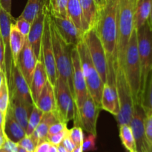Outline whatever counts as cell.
I'll return each mask as SVG.
<instances>
[{
	"label": "cell",
	"mask_w": 152,
	"mask_h": 152,
	"mask_svg": "<svg viewBox=\"0 0 152 152\" xmlns=\"http://www.w3.org/2000/svg\"><path fill=\"white\" fill-rule=\"evenodd\" d=\"M78 50L83 75L86 80L88 92L94 102L101 108V98L104 83L91 59L88 49L84 39L81 40L76 46Z\"/></svg>",
	"instance_id": "obj_5"
},
{
	"label": "cell",
	"mask_w": 152,
	"mask_h": 152,
	"mask_svg": "<svg viewBox=\"0 0 152 152\" xmlns=\"http://www.w3.org/2000/svg\"><path fill=\"white\" fill-rule=\"evenodd\" d=\"M54 93L58 118L60 122L68 124L70 120H74L75 117V104L69 87L60 77H58L56 81Z\"/></svg>",
	"instance_id": "obj_8"
},
{
	"label": "cell",
	"mask_w": 152,
	"mask_h": 152,
	"mask_svg": "<svg viewBox=\"0 0 152 152\" xmlns=\"http://www.w3.org/2000/svg\"><path fill=\"white\" fill-rule=\"evenodd\" d=\"M96 135L93 134H89L83 140V151H95L96 150Z\"/></svg>",
	"instance_id": "obj_38"
},
{
	"label": "cell",
	"mask_w": 152,
	"mask_h": 152,
	"mask_svg": "<svg viewBox=\"0 0 152 152\" xmlns=\"http://www.w3.org/2000/svg\"><path fill=\"white\" fill-rule=\"evenodd\" d=\"M14 23L17 29L21 32V34H23L25 37H28L30 30H31V22L23 18L19 17L16 20H15Z\"/></svg>",
	"instance_id": "obj_37"
},
{
	"label": "cell",
	"mask_w": 152,
	"mask_h": 152,
	"mask_svg": "<svg viewBox=\"0 0 152 152\" xmlns=\"http://www.w3.org/2000/svg\"><path fill=\"white\" fill-rule=\"evenodd\" d=\"M129 152H137V151H129Z\"/></svg>",
	"instance_id": "obj_57"
},
{
	"label": "cell",
	"mask_w": 152,
	"mask_h": 152,
	"mask_svg": "<svg viewBox=\"0 0 152 152\" xmlns=\"http://www.w3.org/2000/svg\"><path fill=\"white\" fill-rule=\"evenodd\" d=\"M68 17L72 21L77 29L83 34L82 30V8L79 0H68Z\"/></svg>",
	"instance_id": "obj_29"
},
{
	"label": "cell",
	"mask_w": 152,
	"mask_h": 152,
	"mask_svg": "<svg viewBox=\"0 0 152 152\" xmlns=\"http://www.w3.org/2000/svg\"><path fill=\"white\" fill-rule=\"evenodd\" d=\"M145 117V110L142 104H134L129 126L133 132L136 150L137 152H146L147 146L148 145V142L145 137L144 129Z\"/></svg>",
	"instance_id": "obj_14"
},
{
	"label": "cell",
	"mask_w": 152,
	"mask_h": 152,
	"mask_svg": "<svg viewBox=\"0 0 152 152\" xmlns=\"http://www.w3.org/2000/svg\"><path fill=\"white\" fill-rule=\"evenodd\" d=\"M145 117L144 120V129L147 140L152 145V112L150 110L145 109Z\"/></svg>",
	"instance_id": "obj_36"
},
{
	"label": "cell",
	"mask_w": 152,
	"mask_h": 152,
	"mask_svg": "<svg viewBox=\"0 0 152 152\" xmlns=\"http://www.w3.org/2000/svg\"><path fill=\"white\" fill-rule=\"evenodd\" d=\"M56 147H57L58 152H69L65 149V148L62 145V144H59V145H57Z\"/></svg>",
	"instance_id": "obj_50"
},
{
	"label": "cell",
	"mask_w": 152,
	"mask_h": 152,
	"mask_svg": "<svg viewBox=\"0 0 152 152\" xmlns=\"http://www.w3.org/2000/svg\"><path fill=\"white\" fill-rule=\"evenodd\" d=\"M48 76L46 73L44 63L42 60L39 59L37 62V66H36L35 70H34V74H33L32 80H31V96L34 100V104L38 99L43 88L45 86L46 83L48 81Z\"/></svg>",
	"instance_id": "obj_23"
},
{
	"label": "cell",
	"mask_w": 152,
	"mask_h": 152,
	"mask_svg": "<svg viewBox=\"0 0 152 152\" xmlns=\"http://www.w3.org/2000/svg\"><path fill=\"white\" fill-rule=\"evenodd\" d=\"M72 152H83V145H79V146H77L74 150Z\"/></svg>",
	"instance_id": "obj_51"
},
{
	"label": "cell",
	"mask_w": 152,
	"mask_h": 152,
	"mask_svg": "<svg viewBox=\"0 0 152 152\" xmlns=\"http://www.w3.org/2000/svg\"><path fill=\"white\" fill-rule=\"evenodd\" d=\"M142 105L145 109L150 110L152 112V69L148 76L146 86L144 91Z\"/></svg>",
	"instance_id": "obj_34"
},
{
	"label": "cell",
	"mask_w": 152,
	"mask_h": 152,
	"mask_svg": "<svg viewBox=\"0 0 152 152\" xmlns=\"http://www.w3.org/2000/svg\"><path fill=\"white\" fill-rule=\"evenodd\" d=\"M2 148H4L6 151H7L8 152H17L19 145H18V143L10 140H9L8 138H7L5 137V141H4V143L3 145Z\"/></svg>",
	"instance_id": "obj_42"
},
{
	"label": "cell",
	"mask_w": 152,
	"mask_h": 152,
	"mask_svg": "<svg viewBox=\"0 0 152 152\" xmlns=\"http://www.w3.org/2000/svg\"><path fill=\"white\" fill-rule=\"evenodd\" d=\"M17 152H28V151H25V150L23 148H22V147H20V146H19V148H18Z\"/></svg>",
	"instance_id": "obj_55"
},
{
	"label": "cell",
	"mask_w": 152,
	"mask_h": 152,
	"mask_svg": "<svg viewBox=\"0 0 152 152\" xmlns=\"http://www.w3.org/2000/svg\"><path fill=\"white\" fill-rule=\"evenodd\" d=\"M95 3H96V6L98 7V10L102 8L104 5L105 4V2H106V0H94Z\"/></svg>",
	"instance_id": "obj_48"
},
{
	"label": "cell",
	"mask_w": 152,
	"mask_h": 152,
	"mask_svg": "<svg viewBox=\"0 0 152 152\" xmlns=\"http://www.w3.org/2000/svg\"><path fill=\"white\" fill-rule=\"evenodd\" d=\"M82 8V30L83 34L94 28L99 10L94 0H79Z\"/></svg>",
	"instance_id": "obj_19"
},
{
	"label": "cell",
	"mask_w": 152,
	"mask_h": 152,
	"mask_svg": "<svg viewBox=\"0 0 152 152\" xmlns=\"http://www.w3.org/2000/svg\"><path fill=\"white\" fill-rule=\"evenodd\" d=\"M12 0H0V7H2L6 12L11 14Z\"/></svg>",
	"instance_id": "obj_46"
},
{
	"label": "cell",
	"mask_w": 152,
	"mask_h": 152,
	"mask_svg": "<svg viewBox=\"0 0 152 152\" xmlns=\"http://www.w3.org/2000/svg\"><path fill=\"white\" fill-rule=\"evenodd\" d=\"M117 1L106 0L105 4L99 10L94 29L105 49L108 62V74L116 77L117 67Z\"/></svg>",
	"instance_id": "obj_1"
},
{
	"label": "cell",
	"mask_w": 152,
	"mask_h": 152,
	"mask_svg": "<svg viewBox=\"0 0 152 152\" xmlns=\"http://www.w3.org/2000/svg\"><path fill=\"white\" fill-rule=\"evenodd\" d=\"M34 105H31L16 97H10L9 107L13 117L25 130L28 126V120Z\"/></svg>",
	"instance_id": "obj_20"
},
{
	"label": "cell",
	"mask_w": 152,
	"mask_h": 152,
	"mask_svg": "<svg viewBox=\"0 0 152 152\" xmlns=\"http://www.w3.org/2000/svg\"><path fill=\"white\" fill-rule=\"evenodd\" d=\"M137 48L141 66V101L152 69V30L148 23L137 30Z\"/></svg>",
	"instance_id": "obj_6"
},
{
	"label": "cell",
	"mask_w": 152,
	"mask_h": 152,
	"mask_svg": "<svg viewBox=\"0 0 152 152\" xmlns=\"http://www.w3.org/2000/svg\"><path fill=\"white\" fill-rule=\"evenodd\" d=\"M35 105L44 113L53 112L56 111L54 87L48 80L43 88Z\"/></svg>",
	"instance_id": "obj_24"
},
{
	"label": "cell",
	"mask_w": 152,
	"mask_h": 152,
	"mask_svg": "<svg viewBox=\"0 0 152 152\" xmlns=\"http://www.w3.org/2000/svg\"><path fill=\"white\" fill-rule=\"evenodd\" d=\"M5 115L6 114L0 111V132H3L4 120H5Z\"/></svg>",
	"instance_id": "obj_47"
},
{
	"label": "cell",
	"mask_w": 152,
	"mask_h": 152,
	"mask_svg": "<svg viewBox=\"0 0 152 152\" xmlns=\"http://www.w3.org/2000/svg\"><path fill=\"white\" fill-rule=\"evenodd\" d=\"M10 102V95H9L8 84L6 77L3 79L1 88H0V111L6 114Z\"/></svg>",
	"instance_id": "obj_33"
},
{
	"label": "cell",
	"mask_w": 152,
	"mask_h": 152,
	"mask_svg": "<svg viewBox=\"0 0 152 152\" xmlns=\"http://www.w3.org/2000/svg\"><path fill=\"white\" fill-rule=\"evenodd\" d=\"M5 77V75L4 74V73L2 72V71L0 70V88H1V83H2V81H3V79H4V77Z\"/></svg>",
	"instance_id": "obj_52"
},
{
	"label": "cell",
	"mask_w": 152,
	"mask_h": 152,
	"mask_svg": "<svg viewBox=\"0 0 152 152\" xmlns=\"http://www.w3.org/2000/svg\"><path fill=\"white\" fill-rule=\"evenodd\" d=\"M146 152H152V145L150 144L148 142V145L147 146V149H146Z\"/></svg>",
	"instance_id": "obj_54"
},
{
	"label": "cell",
	"mask_w": 152,
	"mask_h": 152,
	"mask_svg": "<svg viewBox=\"0 0 152 152\" xmlns=\"http://www.w3.org/2000/svg\"><path fill=\"white\" fill-rule=\"evenodd\" d=\"M3 132L6 137L16 143H18L26 135L25 130L16 121L9 106L5 115Z\"/></svg>",
	"instance_id": "obj_22"
},
{
	"label": "cell",
	"mask_w": 152,
	"mask_h": 152,
	"mask_svg": "<svg viewBox=\"0 0 152 152\" xmlns=\"http://www.w3.org/2000/svg\"><path fill=\"white\" fill-rule=\"evenodd\" d=\"M50 16L62 38L70 47L77 46L83 39V35L69 18Z\"/></svg>",
	"instance_id": "obj_17"
},
{
	"label": "cell",
	"mask_w": 152,
	"mask_h": 152,
	"mask_svg": "<svg viewBox=\"0 0 152 152\" xmlns=\"http://www.w3.org/2000/svg\"><path fill=\"white\" fill-rule=\"evenodd\" d=\"M100 109L91 96L88 94L84 104L74 117V126H80L89 134L96 135V123Z\"/></svg>",
	"instance_id": "obj_12"
},
{
	"label": "cell",
	"mask_w": 152,
	"mask_h": 152,
	"mask_svg": "<svg viewBox=\"0 0 152 152\" xmlns=\"http://www.w3.org/2000/svg\"><path fill=\"white\" fill-rule=\"evenodd\" d=\"M45 15L46 7L45 4L42 10L37 14V16L31 23V30L27 37L28 42L38 59H39L40 53H41L42 39L43 31H44Z\"/></svg>",
	"instance_id": "obj_18"
},
{
	"label": "cell",
	"mask_w": 152,
	"mask_h": 152,
	"mask_svg": "<svg viewBox=\"0 0 152 152\" xmlns=\"http://www.w3.org/2000/svg\"><path fill=\"white\" fill-rule=\"evenodd\" d=\"M39 59H41L44 63L46 73H47L48 80L50 82V84L54 87L59 76H58L57 70H56L53 47H52L51 37H50V15L47 9H46L45 19L44 31H43L42 39L41 53H40Z\"/></svg>",
	"instance_id": "obj_10"
},
{
	"label": "cell",
	"mask_w": 152,
	"mask_h": 152,
	"mask_svg": "<svg viewBox=\"0 0 152 152\" xmlns=\"http://www.w3.org/2000/svg\"><path fill=\"white\" fill-rule=\"evenodd\" d=\"M68 136L75 144L76 146L83 145L84 136H83V129L80 126H74L72 129H69Z\"/></svg>",
	"instance_id": "obj_35"
},
{
	"label": "cell",
	"mask_w": 152,
	"mask_h": 152,
	"mask_svg": "<svg viewBox=\"0 0 152 152\" xmlns=\"http://www.w3.org/2000/svg\"><path fill=\"white\" fill-rule=\"evenodd\" d=\"M126 78L132 91L134 105L141 101V66L137 48V30L134 29L128 44L123 65Z\"/></svg>",
	"instance_id": "obj_3"
},
{
	"label": "cell",
	"mask_w": 152,
	"mask_h": 152,
	"mask_svg": "<svg viewBox=\"0 0 152 152\" xmlns=\"http://www.w3.org/2000/svg\"><path fill=\"white\" fill-rule=\"evenodd\" d=\"M50 28L52 47L58 76L65 80L71 90L72 96H74L72 62L71 57V50L72 47H70L64 41L59 33L58 32L55 25L52 22L50 16Z\"/></svg>",
	"instance_id": "obj_4"
},
{
	"label": "cell",
	"mask_w": 152,
	"mask_h": 152,
	"mask_svg": "<svg viewBox=\"0 0 152 152\" xmlns=\"http://www.w3.org/2000/svg\"><path fill=\"white\" fill-rule=\"evenodd\" d=\"M0 152H8V151H6V150L4 149V148H0Z\"/></svg>",
	"instance_id": "obj_56"
},
{
	"label": "cell",
	"mask_w": 152,
	"mask_h": 152,
	"mask_svg": "<svg viewBox=\"0 0 152 152\" xmlns=\"http://www.w3.org/2000/svg\"><path fill=\"white\" fill-rule=\"evenodd\" d=\"M38 60V58L36 56L28 38H26L25 45L17 57L16 65H17L29 86H31L33 74Z\"/></svg>",
	"instance_id": "obj_16"
},
{
	"label": "cell",
	"mask_w": 152,
	"mask_h": 152,
	"mask_svg": "<svg viewBox=\"0 0 152 152\" xmlns=\"http://www.w3.org/2000/svg\"><path fill=\"white\" fill-rule=\"evenodd\" d=\"M69 134V129L67 128V129H64L62 132H59V133L56 134H53L52 136L49 137L47 138V140L50 142L52 145H54L56 146L59 145V144H61V142H62V140H64V138L65 137H67Z\"/></svg>",
	"instance_id": "obj_39"
},
{
	"label": "cell",
	"mask_w": 152,
	"mask_h": 152,
	"mask_svg": "<svg viewBox=\"0 0 152 152\" xmlns=\"http://www.w3.org/2000/svg\"><path fill=\"white\" fill-rule=\"evenodd\" d=\"M46 0H28L19 18H23L32 23L39 13L42 10Z\"/></svg>",
	"instance_id": "obj_28"
},
{
	"label": "cell",
	"mask_w": 152,
	"mask_h": 152,
	"mask_svg": "<svg viewBox=\"0 0 152 152\" xmlns=\"http://www.w3.org/2000/svg\"><path fill=\"white\" fill-rule=\"evenodd\" d=\"M10 97H16L31 105H35L31 96L29 85L24 78L17 65H13L8 82Z\"/></svg>",
	"instance_id": "obj_15"
},
{
	"label": "cell",
	"mask_w": 152,
	"mask_h": 152,
	"mask_svg": "<svg viewBox=\"0 0 152 152\" xmlns=\"http://www.w3.org/2000/svg\"><path fill=\"white\" fill-rule=\"evenodd\" d=\"M4 141H5V136L4 134V132H0V148H2Z\"/></svg>",
	"instance_id": "obj_49"
},
{
	"label": "cell",
	"mask_w": 152,
	"mask_h": 152,
	"mask_svg": "<svg viewBox=\"0 0 152 152\" xmlns=\"http://www.w3.org/2000/svg\"><path fill=\"white\" fill-rule=\"evenodd\" d=\"M15 22V19L10 13L6 12L1 7H0V33L2 38L4 47V62H5V77L7 83L10 80L12 68L13 66V56L10 49V25Z\"/></svg>",
	"instance_id": "obj_13"
},
{
	"label": "cell",
	"mask_w": 152,
	"mask_h": 152,
	"mask_svg": "<svg viewBox=\"0 0 152 152\" xmlns=\"http://www.w3.org/2000/svg\"><path fill=\"white\" fill-rule=\"evenodd\" d=\"M43 114H44V112L34 105L32 112H31V115H30L29 120H28V126H27V129L25 130L26 135L30 136L34 132L36 128L38 126V125L41 122Z\"/></svg>",
	"instance_id": "obj_32"
},
{
	"label": "cell",
	"mask_w": 152,
	"mask_h": 152,
	"mask_svg": "<svg viewBox=\"0 0 152 152\" xmlns=\"http://www.w3.org/2000/svg\"><path fill=\"white\" fill-rule=\"evenodd\" d=\"M67 124L65 123H62V122L57 121L56 123H53L51 126L49 127L48 132V136L47 138L49 137L52 136L53 134H56L59 133V132H62L64 129H67Z\"/></svg>",
	"instance_id": "obj_41"
},
{
	"label": "cell",
	"mask_w": 152,
	"mask_h": 152,
	"mask_svg": "<svg viewBox=\"0 0 152 152\" xmlns=\"http://www.w3.org/2000/svg\"><path fill=\"white\" fill-rule=\"evenodd\" d=\"M45 6L50 16L68 18L67 13L68 0H46Z\"/></svg>",
	"instance_id": "obj_30"
},
{
	"label": "cell",
	"mask_w": 152,
	"mask_h": 152,
	"mask_svg": "<svg viewBox=\"0 0 152 152\" xmlns=\"http://www.w3.org/2000/svg\"><path fill=\"white\" fill-rule=\"evenodd\" d=\"M116 88L118 96L120 111L116 116L119 126L129 125L134 109V101L132 91L126 78L124 70L117 65L116 71Z\"/></svg>",
	"instance_id": "obj_7"
},
{
	"label": "cell",
	"mask_w": 152,
	"mask_h": 152,
	"mask_svg": "<svg viewBox=\"0 0 152 152\" xmlns=\"http://www.w3.org/2000/svg\"><path fill=\"white\" fill-rule=\"evenodd\" d=\"M62 145L65 148V149L69 152H72L74 150V148H76L75 144L73 142V141L71 140V138L69 137V136H67L64 138V140H62V142H61Z\"/></svg>",
	"instance_id": "obj_45"
},
{
	"label": "cell",
	"mask_w": 152,
	"mask_h": 152,
	"mask_svg": "<svg viewBox=\"0 0 152 152\" xmlns=\"http://www.w3.org/2000/svg\"><path fill=\"white\" fill-rule=\"evenodd\" d=\"M152 9V0H137L134 12V27L137 30L149 19Z\"/></svg>",
	"instance_id": "obj_26"
},
{
	"label": "cell",
	"mask_w": 152,
	"mask_h": 152,
	"mask_svg": "<svg viewBox=\"0 0 152 152\" xmlns=\"http://www.w3.org/2000/svg\"><path fill=\"white\" fill-rule=\"evenodd\" d=\"M83 38L88 49L89 54L94 65L105 84L107 81L108 62L105 49L102 46V42L94 28L85 33Z\"/></svg>",
	"instance_id": "obj_9"
},
{
	"label": "cell",
	"mask_w": 152,
	"mask_h": 152,
	"mask_svg": "<svg viewBox=\"0 0 152 152\" xmlns=\"http://www.w3.org/2000/svg\"><path fill=\"white\" fill-rule=\"evenodd\" d=\"M71 62L73 72V87H74V101L75 104L76 114L82 108L88 96V89L86 80L83 75L81 62L78 50L76 46L71 48Z\"/></svg>",
	"instance_id": "obj_11"
},
{
	"label": "cell",
	"mask_w": 152,
	"mask_h": 152,
	"mask_svg": "<svg viewBox=\"0 0 152 152\" xmlns=\"http://www.w3.org/2000/svg\"><path fill=\"white\" fill-rule=\"evenodd\" d=\"M51 144L46 140L38 143L34 152H49Z\"/></svg>",
	"instance_id": "obj_44"
},
{
	"label": "cell",
	"mask_w": 152,
	"mask_h": 152,
	"mask_svg": "<svg viewBox=\"0 0 152 152\" xmlns=\"http://www.w3.org/2000/svg\"><path fill=\"white\" fill-rule=\"evenodd\" d=\"M13 22L10 25V42L13 65H16L17 57L20 51L22 50L24 45H25L27 37H25L23 34H21V32L17 29V28L15 25V23H13Z\"/></svg>",
	"instance_id": "obj_27"
},
{
	"label": "cell",
	"mask_w": 152,
	"mask_h": 152,
	"mask_svg": "<svg viewBox=\"0 0 152 152\" xmlns=\"http://www.w3.org/2000/svg\"><path fill=\"white\" fill-rule=\"evenodd\" d=\"M101 109L111 113L115 117L117 116L120 106L116 86L110 85L108 83L104 84L101 98Z\"/></svg>",
	"instance_id": "obj_21"
},
{
	"label": "cell",
	"mask_w": 152,
	"mask_h": 152,
	"mask_svg": "<svg viewBox=\"0 0 152 152\" xmlns=\"http://www.w3.org/2000/svg\"><path fill=\"white\" fill-rule=\"evenodd\" d=\"M57 121H59V120L56 113V111H53V112L44 113L39 124L36 128L34 132L30 135L33 140H34V142H35L36 145L39 143L40 142H42V141L47 140L49 127L53 123H56Z\"/></svg>",
	"instance_id": "obj_25"
},
{
	"label": "cell",
	"mask_w": 152,
	"mask_h": 152,
	"mask_svg": "<svg viewBox=\"0 0 152 152\" xmlns=\"http://www.w3.org/2000/svg\"><path fill=\"white\" fill-rule=\"evenodd\" d=\"M148 25H149V26H150V28H151V29L152 30V9H151V14H150L149 19H148Z\"/></svg>",
	"instance_id": "obj_53"
},
{
	"label": "cell",
	"mask_w": 152,
	"mask_h": 152,
	"mask_svg": "<svg viewBox=\"0 0 152 152\" xmlns=\"http://www.w3.org/2000/svg\"><path fill=\"white\" fill-rule=\"evenodd\" d=\"M137 0L117 1V65L123 68L126 49L134 27V12Z\"/></svg>",
	"instance_id": "obj_2"
},
{
	"label": "cell",
	"mask_w": 152,
	"mask_h": 152,
	"mask_svg": "<svg viewBox=\"0 0 152 152\" xmlns=\"http://www.w3.org/2000/svg\"><path fill=\"white\" fill-rule=\"evenodd\" d=\"M120 137L122 144L128 151H137L133 132L129 125L124 124L120 126Z\"/></svg>",
	"instance_id": "obj_31"
},
{
	"label": "cell",
	"mask_w": 152,
	"mask_h": 152,
	"mask_svg": "<svg viewBox=\"0 0 152 152\" xmlns=\"http://www.w3.org/2000/svg\"><path fill=\"white\" fill-rule=\"evenodd\" d=\"M4 47L3 44L2 38L0 33V70L5 75V62H4Z\"/></svg>",
	"instance_id": "obj_43"
},
{
	"label": "cell",
	"mask_w": 152,
	"mask_h": 152,
	"mask_svg": "<svg viewBox=\"0 0 152 152\" xmlns=\"http://www.w3.org/2000/svg\"><path fill=\"white\" fill-rule=\"evenodd\" d=\"M18 145L22 147V148H23L25 151L28 152H34L36 146H37L32 138L31 137V136H28V135H25V137H24L18 142Z\"/></svg>",
	"instance_id": "obj_40"
}]
</instances>
